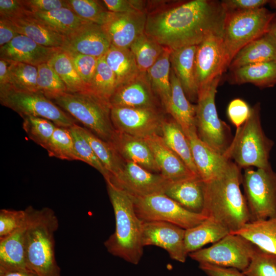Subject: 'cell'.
Here are the masks:
<instances>
[{
  "mask_svg": "<svg viewBox=\"0 0 276 276\" xmlns=\"http://www.w3.org/2000/svg\"><path fill=\"white\" fill-rule=\"evenodd\" d=\"M226 10L221 2H175L147 15L145 33L171 50L198 45L212 34L223 35Z\"/></svg>",
  "mask_w": 276,
  "mask_h": 276,
  "instance_id": "obj_1",
  "label": "cell"
},
{
  "mask_svg": "<svg viewBox=\"0 0 276 276\" xmlns=\"http://www.w3.org/2000/svg\"><path fill=\"white\" fill-rule=\"evenodd\" d=\"M231 159L218 175L204 182V205L201 214L235 233L251 221L240 185L241 170Z\"/></svg>",
  "mask_w": 276,
  "mask_h": 276,
  "instance_id": "obj_2",
  "label": "cell"
},
{
  "mask_svg": "<svg viewBox=\"0 0 276 276\" xmlns=\"http://www.w3.org/2000/svg\"><path fill=\"white\" fill-rule=\"evenodd\" d=\"M25 235L27 268L39 276H61L55 256L54 235L59 220L51 208L37 209L29 205L25 209Z\"/></svg>",
  "mask_w": 276,
  "mask_h": 276,
  "instance_id": "obj_3",
  "label": "cell"
},
{
  "mask_svg": "<svg viewBox=\"0 0 276 276\" xmlns=\"http://www.w3.org/2000/svg\"><path fill=\"white\" fill-rule=\"evenodd\" d=\"M106 182L113 209L116 227L104 245L109 254L137 265L143 256L144 247L142 221L135 212L131 195L110 181Z\"/></svg>",
  "mask_w": 276,
  "mask_h": 276,
  "instance_id": "obj_4",
  "label": "cell"
},
{
  "mask_svg": "<svg viewBox=\"0 0 276 276\" xmlns=\"http://www.w3.org/2000/svg\"><path fill=\"white\" fill-rule=\"evenodd\" d=\"M260 105L251 108L247 120L236 128L225 156L240 168L256 167L265 168L271 166L270 151L273 142L265 134L261 124Z\"/></svg>",
  "mask_w": 276,
  "mask_h": 276,
  "instance_id": "obj_5",
  "label": "cell"
},
{
  "mask_svg": "<svg viewBox=\"0 0 276 276\" xmlns=\"http://www.w3.org/2000/svg\"><path fill=\"white\" fill-rule=\"evenodd\" d=\"M51 100L101 139L112 140L116 130L109 102L89 90L66 92Z\"/></svg>",
  "mask_w": 276,
  "mask_h": 276,
  "instance_id": "obj_6",
  "label": "cell"
},
{
  "mask_svg": "<svg viewBox=\"0 0 276 276\" xmlns=\"http://www.w3.org/2000/svg\"><path fill=\"white\" fill-rule=\"evenodd\" d=\"M276 15L263 7L255 9L226 11L223 42L226 68L242 48L266 34Z\"/></svg>",
  "mask_w": 276,
  "mask_h": 276,
  "instance_id": "obj_7",
  "label": "cell"
},
{
  "mask_svg": "<svg viewBox=\"0 0 276 276\" xmlns=\"http://www.w3.org/2000/svg\"><path fill=\"white\" fill-rule=\"evenodd\" d=\"M221 76L200 90L197 102L196 128L199 138L218 153L224 155L232 140L229 127L219 118L215 96Z\"/></svg>",
  "mask_w": 276,
  "mask_h": 276,
  "instance_id": "obj_8",
  "label": "cell"
},
{
  "mask_svg": "<svg viewBox=\"0 0 276 276\" xmlns=\"http://www.w3.org/2000/svg\"><path fill=\"white\" fill-rule=\"evenodd\" d=\"M0 102L22 118H42L52 121L57 126L65 128L77 124L72 116L39 91H22L8 85L0 86Z\"/></svg>",
  "mask_w": 276,
  "mask_h": 276,
  "instance_id": "obj_9",
  "label": "cell"
},
{
  "mask_svg": "<svg viewBox=\"0 0 276 276\" xmlns=\"http://www.w3.org/2000/svg\"><path fill=\"white\" fill-rule=\"evenodd\" d=\"M251 221L276 216V172L271 166L245 169L242 182Z\"/></svg>",
  "mask_w": 276,
  "mask_h": 276,
  "instance_id": "obj_10",
  "label": "cell"
},
{
  "mask_svg": "<svg viewBox=\"0 0 276 276\" xmlns=\"http://www.w3.org/2000/svg\"><path fill=\"white\" fill-rule=\"evenodd\" d=\"M131 197L135 212L142 221L167 222L187 229L207 218L201 213L186 209L164 193Z\"/></svg>",
  "mask_w": 276,
  "mask_h": 276,
  "instance_id": "obj_11",
  "label": "cell"
},
{
  "mask_svg": "<svg viewBox=\"0 0 276 276\" xmlns=\"http://www.w3.org/2000/svg\"><path fill=\"white\" fill-rule=\"evenodd\" d=\"M256 245L244 237L229 233L210 247L201 248L188 256L199 263L244 271L248 266Z\"/></svg>",
  "mask_w": 276,
  "mask_h": 276,
  "instance_id": "obj_12",
  "label": "cell"
},
{
  "mask_svg": "<svg viewBox=\"0 0 276 276\" xmlns=\"http://www.w3.org/2000/svg\"><path fill=\"white\" fill-rule=\"evenodd\" d=\"M165 113L160 108L112 106L110 117L116 130L145 139L162 135Z\"/></svg>",
  "mask_w": 276,
  "mask_h": 276,
  "instance_id": "obj_13",
  "label": "cell"
},
{
  "mask_svg": "<svg viewBox=\"0 0 276 276\" xmlns=\"http://www.w3.org/2000/svg\"><path fill=\"white\" fill-rule=\"evenodd\" d=\"M107 180L132 197L164 193L171 182L160 173L151 172L136 163L125 160L117 175Z\"/></svg>",
  "mask_w": 276,
  "mask_h": 276,
  "instance_id": "obj_14",
  "label": "cell"
},
{
  "mask_svg": "<svg viewBox=\"0 0 276 276\" xmlns=\"http://www.w3.org/2000/svg\"><path fill=\"white\" fill-rule=\"evenodd\" d=\"M199 92L226 70L223 35L212 34L197 45L195 60Z\"/></svg>",
  "mask_w": 276,
  "mask_h": 276,
  "instance_id": "obj_15",
  "label": "cell"
},
{
  "mask_svg": "<svg viewBox=\"0 0 276 276\" xmlns=\"http://www.w3.org/2000/svg\"><path fill=\"white\" fill-rule=\"evenodd\" d=\"M186 229L163 221H142L144 246L153 245L167 251L177 262H185L188 256L185 244Z\"/></svg>",
  "mask_w": 276,
  "mask_h": 276,
  "instance_id": "obj_16",
  "label": "cell"
},
{
  "mask_svg": "<svg viewBox=\"0 0 276 276\" xmlns=\"http://www.w3.org/2000/svg\"><path fill=\"white\" fill-rule=\"evenodd\" d=\"M109 102L111 107L163 109L152 89L148 73L140 72L132 78L118 85Z\"/></svg>",
  "mask_w": 276,
  "mask_h": 276,
  "instance_id": "obj_17",
  "label": "cell"
},
{
  "mask_svg": "<svg viewBox=\"0 0 276 276\" xmlns=\"http://www.w3.org/2000/svg\"><path fill=\"white\" fill-rule=\"evenodd\" d=\"M111 45L109 37L103 26L87 22L65 36L61 49L68 53L99 58L106 54Z\"/></svg>",
  "mask_w": 276,
  "mask_h": 276,
  "instance_id": "obj_18",
  "label": "cell"
},
{
  "mask_svg": "<svg viewBox=\"0 0 276 276\" xmlns=\"http://www.w3.org/2000/svg\"><path fill=\"white\" fill-rule=\"evenodd\" d=\"M61 48L40 45L21 34L0 48V59L9 62H21L38 66L48 63Z\"/></svg>",
  "mask_w": 276,
  "mask_h": 276,
  "instance_id": "obj_19",
  "label": "cell"
},
{
  "mask_svg": "<svg viewBox=\"0 0 276 276\" xmlns=\"http://www.w3.org/2000/svg\"><path fill=\"white\" fill-rule=\"evenodd\" d=\"M147 15L142 12L113 13L103 27L107 33L111 45L129 49L134 41L145 32Z\"/></svg>",
  "mask_w": 276,
  "mask_h": 276,
  "instance_id": "obj_20",
  "label": "cell"
},
{
  "mask_svg": "<svg viewBox=\"0 0 276 276\" xmlns=\"http://www.w3.org/2000/svg\"><path fill=\"white\" fill-rule=\"evenodd\" d=\"M144 139L152 152L160 174L167 180L175 182L198 177L167 146L161 135H153Z\"/></svg>",
  "mask_w": 276,
  "mask_h": 276,
  "instance_id": "obj_21",
  "label": "cell"
},
{
  "mask_svg": "<svg viewBox=\"0 0 276 276\" xmlns=\"http://www.w3.org/2000/svg\"><path fill=\"white\" fill-rule=\"evenodd\" d=\"M186 135L198 175L204 182L217 176L225 169L230 159L202 142L196 130L190 131Z\"/></svg>",
  "mask_w": 276,
  "mask_h": 276,
  "instance_id": "obj_22",
  "label": "cell"
},
{
  "mask_svg": "<svg viewBox=\"0 0 276 276\" xmlns=\"http://www.w3.org/2000/svg\"><path fill=\"white\" fill-rule=\"evenodd\" d=\"M120 156L155 173H160L152 152L144 139L116 130L110 142Z\"/></svg>",
  "mask_w": 276,
  "mask_h": 276,
  "instance_id": "obj_23",
  "label": "cell"
},
{
  "mask_svg": "<svg viewBox=\"0 0 276 276\" xmlns=\"http://www.w3.org/2000/svg\"><path fill=\"white\" fill-rule=\"evenodd\" d=\"M197 45L171 50V67L190 101L197 102L199 90L195 75V60Z\"/></svg>",
  "mask_w": 276,
  "mask_h": 276,
  "instance_id": "obj_24",
  "label": "cell"
},
{
  "mask_svg": "<svg viewBox=\"0 0 276 276\" xmlns=\"http://www.w3.org/2000/svg\"><path fill=\"white\" fill-rule=\"evenodd\" d=\"M171 97L166 113L180 126L185 134L196 128V105L187 98L181 85L171 67Z\"/></svg>",
  "mask_w": 276,
  "mask_h": 276,
  "instance_id": "obj_25",
  "label": "cell"
},
{
  "mask_svg": "<svg viewBox=\"0 0 276 276\" xmlns=\"http://www.w3.org/2000/svg\"><path fill=\"white\" fill-rule=\"evenodd\" d=\"M26 222L10 235L0 239V276L10 272L29 270L26 261Z\"/></svg>",
  "mask_w": 276,
  "mask_h": 276,
  "instance_id": "obj_26",
  "label": "cell"
},
{
  "mask_svg": "<svg viewBox=\"0 0 276 276\" xmlns=\"http://www.w3.org/2000/svg\"><path fill=\"white\" fill-rule=\"evenodd\" d=\"M204 182L199 177L171 182L164 194L186 209L196 213L202 212Z\"/></svg>",
  "mask_w": 276,
  "mask_h": 276,
  "instance_id": "obj_27",
  "label": "cell"
},
{
  "mask_svg": "<svg viewBox=\"0 0 276 276\" xmlns=\"http://www.w3.org/2000/svg\"><path fill=\"white\" fill-rule=\"evenodd\" d=\"M10 21L19 34L25 35L40 45L61 48L63 44L64 36L35 18L31 12Z\"/></svg>",
  "mask_w": 276,
  "mask_h": 276,
  "instance_id": "obj_28",
  "label": "cell"
},
{
  "mask_svg": "<svg viewBox=\"0 0 276 276\" xmlns=\"http://www.w3.org/2000/svg\"><path fill=\"white\" fill-rule=\"evenodd\" d=\"M272 61L276 62V45L265 34L240 50L228 67L233 71L249 64Z\"/></svg>",
  "mask_w": 276,
  "mask_h": 276,
  "instance_id": "obj_29",
  "label": "cell"
},
{
  "mask_svg": "<svg viewBox=\"0 0 276 276\" xmlns=\"http://www.w3.org/2000/svg\"><path fill=\"white\" fill-rule=\"evenodd\" d=\"M171 52L170 49L164 47L159 58L147 72L152 89L166 113L171 97Z\"/></svg>",
  "mask_w": 276,
  "mask_h": 276,
  "instance_id": "obj_30",
  "label": "cell"
},
{
  "mask_svg": "<svg viewBox=\"0 0 276 276\" xmlns=\"http://www.w3.org/2000/svg\"><path fill=\"white\" fill-rule=\"evenodd\" d=\"M230 233L222 224L211 218H206L199 224L186 229V249L189 255L208 243L217 242Z\"/></svg>",
  "mask_w": 276,
  "mask_h": 276,
  "instance_id": "obj_31",
  "label": "cell"
},
{
  "mask_svg": "<svg viewBox=\"0 0 276 276\" xmlns=\"http://www.w3.org/2000/svg\"><path fill=\"white\" fill-rule=\"evenodd\" d=\"M233 234L240 235L259 248L276 254V216L250 221Z\"/></svg>",
  "mask_w": 276,
  "mask_h": 276,
  "instance_id": "obj_32",
  "label": "cell"
},
{
  "mask_svg": "<svg viewBox=\"0 0 276 276\" xmlns=\"http://www.w3.org/2000/svg\"><path fill=\"white\" fill-rule=\"evenodd\" d=\"M234 83H252L262 88L276 84V62H265L245 65L232 71Z\"/></svg>",
  "mask_w": 276,
  "mask_h": 276,
  "instance_id": "obj_33",
  "label": "cell"
},
{
  "mask_svg": "<svg viewBox=\"0 0 276 276\" xmlns=\"http://www.w3.org/2000/svg\"><path fill=\"white\" fill-rule=\"evenodd\" d=\"M161 136L167 146L180 157L195 175L199 177L188 139L180 126L172 118H165Z\"/></svg>",
  "mask_w": 276,
  "mask_h": 276,
  "instance_id": "obj_34",
  "label": "cell"
},
{
  "mask_svg": "<svg viewBox=\"0 0 276 276\" xmlns=\"http://www.w3.org/2000/svg\"><path fill=\"white\" fill-rule=\"evenodd\" d=\"M77 128L89 144L96 156L110 175V180L114 177L123 167L124 159L111 143L106 142L84 127L77 124Z\"/></svg>",
  "mask_w": 276,
  "mask_h": 276,
  "instance_id": "obj_35",
  "label": "cell"
},
{
  "mask_svg": "<svg viewBox=\"0 0 276 276\" xmlns=\"http://www.w3.org/2000/svg\"><path fill=\"white\" fill-rule=\"evenodd\" d=\"M32 15L49 28L66 36L87 21L69 8H62L45 12L31 13Z\"/></svg>",
  "mask_w": 276,
  "mask_h": 276,
  "instance_id": "obj_36",
  "label": "cell"
},
{
  "mask_svg": "<svg viewBox=\"0 0 276 276\" xmlns=\"http://www.w3.org/2000/svg\"><path fill=\"white\" fill-rule=\"evenodd\" d=\"M104 58L115 75L118 85L132 78L140 72L134 57L129 49L119 48L111 45Z\"/></svg>",
  "mask_w": 276,
  "mask_h": 276,
  "instance_id": "obj_37",
  "label": "cell"
},
{
  "mask_svg": "<svg viewBox=\"0 0 276 276\" xmlns=\"http://www.w3.org/2000/svg\"><path fill=\"white\" fill-rule=\"evenodd\" d=\"M48 63L64 82L67 92L90 91L78 74L67 52L61 49Z\"/></svg>",
  "mask_w": 276,
  "mask_h": 276,
  "instance_id": "obj_38",
  "label": "cell"
},
{
  "mask_svg": "<svg viewBox=\"0 0 276 276\" xmlns=\"http://www.w3.org/2000/svg\"><path fill=\"white\" fill-rule=\"evenodd\" d=\"M139 70L147 73L162 54L164 47L145 32L130 45Z\"/></svg>",
  "mask_w": 276,
  "mask_h": 276,
  "instance_id": "obj_39",
  "label": "cell"
},
{
  "mask_svg": "<svg viewBox=\"0 0 276 276\" xmlns=\"http://www.w3.org/2000/svg\"><path fill=\"white\" fill-rule=\"evenodd\" d=\"M37 67L21 62H10L8 84L12 88L22 91H38Z\"/></svg>",
  "mask_w": 276,
  "mask_h": 276,
  "instance_id": "obj_40",
  "label": "cell"
},
{
  "mask_svg": "<svg viewBox=\"0 0 276 276\" xmlns=\"http://www.w3.org/2000/svg\"><path fill=\"white\" fill-rule=\"evenodd\" d=\"M68 7L83 19L101 26L111 18L109 11L101 1L95 0H66Z\"/></svg>",
  "mask_w": 276,
  "mask_h": 276,
  "instance_id": "obj_41",
  "label": "cell"
},
{
  "mask_svg": "<svg viewBox=\"0 0 276 276\" xmlns=\"http://www.w3.org/2000/svg\"><path fill=\"white\" fill-rule=\"evenodd\" d=\"M117 86L115 75L107 65L104 56L99 58L97 67L90 84V90L109 102Z\"/></svg>",
  "mask_w": 276,
  "mask_h": 276,
  "instance_id": "obj_42",
  "label": "cell"
},
{
  "mask_svg": "<svg viewBox=\"0 0 276 276\" xmlns=\"http://www.w3.org/2000/svg\"><path fill=\"white\" fill-rule=\"evenodd\" d=\"M46 150L51 157L63 160H79L69 128L56 126Z\"/></svg>",
  "mask_w": 276,
  "mask_h": 276,
  "instance_id": "obj_43",
  "label": "cell"
},
{
  "mask_svg": "<svg viewBox=\"0 0 276 276\" xmlns=\"http://www.w3.org/2000/svg\"><path fill=\"white\" fill-rule=\"evenodd\" d=\"M22 119V127L29 137L46 150L57 126L42 118L26 117Z\"/></svg>",
  "mask_w": 276,
  "mask_h": 276,
  "instance_id": "obj_44",
  "label": "cell"
},
{
  "mask_svg": "<svg viewBox=\"0 0 276 276\" xmlns=\"http://www.w3.org/2000/svg\"><path fill=\"white\" fill-rule=\"evenodd\" d=\"M37 67L38 91L50 100L67 92L66 85L48 63L41 64Z\"/></svg>",
  "mask_w": 276,
  "mask_h": 276,
  "instance_id": "obj_45",
  "label": "cell"
},
{
  "mask_svg": "<svg viewBox=\"0 0 276 276\" xmlns=\"http://www.w3.org/2000/svg\"><path fill=\"white\" fill-rule=\"evenodd\" d=\"M72 134L75 152L79 160L90 165L98 170L105 180L110 179V175L99 160L89 144L79 131L77 124L69 128Z\"/></svg>",
  "mask_w": 276,
  "mask_h": 276,
  "instance_id": "obj_46",
  "label": "cell"
},
{
  "mask_svg": "<svg viewBox=\"0 0 276 276\" xmlns=\"http://www.w3.org/2000/svg\"><path fill=\"white\" fill-rule=\"evenodd\" d=\"M242 272L246 276H276V254L256 245L248 266Z\"/></svg>",
  "mask_w": 276,
  "mask_h": 276,
  "instance_id": "obj_47",
  "label": "cell"
},
{
  "mask_svg": "<svg viewBox=\"0 0 276 276\" xmlns=\"http://www.w3.org/2000/svg\"><path fill=\"white\" fill-rule=\"evenodd\" d=\"M26 222L25 210L2 209L0 210V239L10 235Z\"/></svg>",
  "mask_w": 276,
  "mask_h": 276,
  "instance_id": "obj_48",
  "label": "cell"
},
{
  "mask_svg": "<svg viewBox=\"0 0 276 276\" xmlns=\"http://www.w3.org/2000/svg\"><path fill=\"white\" fill-rule=\"evenodd\" d=\"M67 53L70 56L78 74L89 89L99 58L79 53Z\"/></svg>",
  "mask_w": 276,
  "mask_h": 276,
  "instance_id": "obj_49",
  "label": "cell"
},
{
  "mask_svg": "<svg viewBox=\"0 0 276 276\" xmlns=\"http://www.w3.org/2000/svg\"><path fill=\"white\" fill-rule=\"evenodd\" d=\"M109 11L124 13L142 12L146 13L148 1L143 0H103L101 1Z\"/></svg>",
  "mask_w": 276,
  "mask_h": 276,
  "instance_id": "obj_50",
  "label": "cell"
},
{
  "mask_svg": "<svg viewBox=\"0 0 276 276\" xmlns=\"http://www.w3.org/2000/svg\"><path fill=\"white\" fill-rule=\"evenodd\" d=\"M251 108L244 100L235 99L229 103L227 113L232 123L236 127H240L248 118Z\"/></svg>",
  "mask_w": 276,
  "mask_h": 276,
  "instance_id": "obj_51",
  "label": "cell"
},
{
  "mask_svg": "<svg viewBox=\"0 0 276 276\" xmlns=\"http://www.w3.org/2000/svg\"><path fill=\"white\" fill-rule=\"evenodd\" d=\"M22 3L27 10L31 13L45 12L69 8L66 0H22Z\"/></svg>",
  "mask_w": 276,
  "mask_h": 276,
  "instance_id": "obj_52",
  "label": "cell"
},
{
  "mask_svg": "<svg viewBox=\"0 0 276 276\" xmlns=\"http://www.w3.org/2000/svg\"><path fill=\"white\" fill-rule=\"evenodd\" d=\"M29 12L26 9L22 0H0V18L10 20Z\"/></svg>",
  "mask_w": 276,
  "mask_h": 276,
  "instance_id": "obj_53",
  "label": "cell"
},
{
  "mask_svg": "<svg viewBox=\"0 0 276 276\" xmlns=\"http://www.w3.org/2000/svg\"><path fill=\"white\" fill-rule=\"evenodd\" d=\"M270 1L267 0H225L221 4L226 11L247 10L263 7Z\"/></svg>",
  "mask_w": 276,
  "mask_h": 276,
  "instance_id": "obj_54",
  "label": "cell"
},
{
  "mask_svg": "<svg viewBox=\"0 0 276 276\" xmlns=\"http://www.w3.org/2000/svg\"><path fill=\"white\" fill-rule=\"evenodd\" d=\"M199 268L208 276H246L240 270L229 267H222L208 263H199Z\"/></svg>",
  "mask_w": 276,
  "mask_h": 276,
  "instance_id": "obj_55",
  "label": "cell"
},
{
  "mask_svg": "<svg viewBox=\"0 0 276 276\" xmlns=\"http://www.w3.org/2000/svg\"><path fill=\"white\" fill-rule=\"evenodd\" d=\"M19 35L11 21L0 18V47L10 42Z\"/></svg>",
  "mask_w": 276,
  "mask_h": 276,
  "instance_id": "obj_56",
  "label": "cell"
},
{
  "mask_svg": "<svg viewBox=\"0 0 276 276\" xmlns=\"http://www.w3.org/2000/svg\"><path fill=\"white\" fill-rule=\"evenodd\" d=\"M10 62L0 59V86L8 84L9 67Z\"/></svg>",
  "mask_w": 276,
  "mask_h": 276,
  "instance_id": "obj_57",
  "label": "cell"
},
{
  "mask_svg": "<svg viewBox=\"0 0 276 276\" xmlns=\"http://www.w3.org/2000/svg\"><path fill=\"white\" fill-rule=\"evenodd\" d=\"M266 35L276 45V15L271 21Z\"/></svg>",
  "mask_w": 276,
  "mask_h": 276,
  "instance_id": "obj_58",
  "label": "cell"
},
{
  "mask_svg": "<svg viewBox=\"0 0 276 276\" xmlns=\"http://www.w3.org/2000/svg\"><path fill=\"white\" fill-rule=\"evenodd\" d=\"M1 276H39L29 270L10 272Z\"/></svg>",
  "mask_w": 276,
  "mask_h": 276,
  "instance_id": "obj_59",
  "label": "cell"
},
{
  "mask_svg": "<svg viewBox=\"0 0 276 276\" xmlns=\"http://www.w3.org/2000/svg\"><path fill=\"white\" fill-rule=\"evenodd\" d=\"M271 2H272L271 3L273 4V5L274 6V7L276 8V0L272 1Z\"/></svg>",
  "mask_w": 276,
  "mask_h": 276,
  "instance_id": "obj_60",
  "label": "cell"
}]
</instances>
